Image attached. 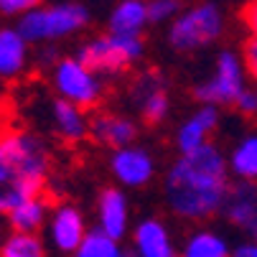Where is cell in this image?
Segmentation results:
<instances>
[{
	"label": "cell",
	"mask_w": 257,
	"mask_h": 257,
	"mask_svg": "<svg viewBox=\"0 0 257 257\" xmlns=\"http://www.w3.org/2000/svg\"><path fill=\"white\" fill-rule=\"evenodd\" d=\"M6 133H8V130H6V127H3V120H0V138H3V135H6Z\"/></svg>",
	"instance_id": "cell-30"
},
{
	"label": "cell",
	"mask_w": 257,
	"mask_h": 257,
	"mask_svg": "<svg viewBox=\"0 0 257 257\" xmlns=\"http://www.w3.org/2000/svg\"><path fill=\"white\" fill-rule=\"evenodd\" d=\"M44 0H0V13L6 16H26L36 11Z\"/></svg>",
	"instance_id": "cell-25"
},
{
	"label": "cell",
	"mask_w": 257,
	"mask_h": 257,
	"mask_svg": "<svg viewBox=\"0 0 257 257\" xmlns=\"http://www.w3.org/2000/svg\"><path fill=\"white\" fill-rule=\"evenodd\" d=\"M224 31V18L214 3H201L186 13H181L171 31H168V44L176 51H196L206 44H214Z\"/></svg>",
	"instance_id": "cell-4"
},
{
	"label": "cell",
	"mask_w": 257,
	"mask_h": 257,
	"mask_svg": "<svg viewBox=\"0 0 257 257\" xmlns=\"http://www.w3.org/2000/svg\"><path fill=\"white\" fill-rule=\"evenodd\" d=\"M234 109L247 120L257 117V89H244L239 94V99L234 102Z\"/></svg>",
	"instance_id": "cell-26"
},
{
	"label": "cell",
	"mask_w": 257,
	"mask_h": 257,
	"mask_svg": "<svg viewBox=\"0 0 257 257\" xmlns=\"http://www.w3.org/2000/svg\"><path fill=\"white\" fill-rule=\"evenodd\" d=\"M99 229L115 242L127 232V199L117 189H104L99 194Z\"/></svg>",
	"instance_id": "cell-14"
},
{
	"label": "cell",
	"mask_w": 257,
	"mask_h": 257,
	"mask_svg": "<svg viewBox=\"0 0 257 257\" xmlns=\"http://www.w3.org/2000/svg\"><path fill=\"white\" fill-rule=\"evenodd\" d=\"M244 61L234 51H222L216 56V71L214 77L201 82L194 89V97L201 104H232L244 92Z\"/></svg>",
	"instance_id": "cell-6"
},
{
	"label": "cell",
	"mask_w": 257,
	"mask_h": 257,
	"mask_svg": "<svg viewBox=\"0 0 257 257\" xmlns=\"http://www.w3.org/2000/svg\"><path fill=\"white\" fill-rule=\"evenodd\" d=\"M46 209H49V199L44 196H36L26 204H21L18 209H13L8 214V222L16 232H26V234H33V229H39L44 216H46Z\"/></svg>",
	"instance_id": "cell-19"
},
{
	"label": "cell",
	"mask_w": 257,
	"mask_h": 257,
	"mask_svg": "<svg viewBox=\"0 0 257 257\" xmlns=\"http://www.w3.org/2000/svg\"><path fill=\"white\" fill-rule=\"evenodd\" d=\"M77 257H135V254H125L112 237H107L102 229H92L87 232L82 247L77 249Z\"/></svg>",
	"instance_id": "cell-22"
},
{
	"label": "cell",
	"mask_w": 257,
	"mask_h": 257,
	"mask_svg": "<svg viewBox=\"0 0 257 257\" xmlns=\"http://www.w3.org/2000/svg\"><path fill=\"white\" fill-rule=\"evenodd\" d=\"M28 61V41L13 28L0 31V77L13 79L26 69Z\"/></svg>",
	"instance_id": "cell-16"
},
{
	"label": "cell",
	"mask_w": 257,
	"mask_h": 257,
	"mask_svg": "<svg viewBox=\"0 0 257 257\" xmlns=\"http://www.w3.org/2000/svg\"><path fill=\"white\" fill-rule=\"evenodd\" d=\"M239 21H242V26L249 31V36H254V39H257V0H249V3L242 6Z\"/></svg>",
	"instance_id": "cell-28"
},
{
	"label": "cell",
	"mask_w": 257,
	"mask_h": 257,
	"mask_svg": "<svg viewBox=\"0 0 257 257\" xmlns=\"http://www.w3.org/2000/svg\"><path fill=\"white\" fill-rule=\"evenodd\" d=\"M178 6H181V0H148V21L163 23V21H168L178 13Z\"/></svg>",
	"instance_id": "cell-24"
},
{
	"label": "cell",
	"mask_w": 257,
	"mask_h": 257,
	"mask_svg": "<svg viewBox=\"0 0 257 257\" xmlns=\"http://www.w3.org/2000/svg\"><path fill=\"white\" fill-rule=\"evenodd\" d=\"M84 237H87V232H84L82 214L69 204L56 206L54 219H51V239H54V244L61 252H77L82 247Z\"/></svg>",
	"instance_id": "cell-12"
},
{
	"label": "cell",
	"mask_w": 257,
	"mask_h": 257,
	"mask_svg": "<svg viewBox=\"0 0 257 257\" xmlns=\"http://www.w3.org/2000/svg\"><path fill=\"white\" fill-rule=\"evenodd\" d=\"M216 122H219V109L214 104H204L201 109H196V112L178 127L176 143L181 148V156H189V153L204 148L209 143V135L216 127Z\"/></svg>",
	"instance_id": "cell-9"
},
{
	"label": "cell",
	"mask_w": 257,
	"mask_h": 257,
	"mask_svg": "<svg viewBox=\"0 0 257 257\" xmlns=\"http://www.w3.org/2000/svg\"><path fill=\"white\" fill-rule=\"evenodd\" d=\"M143 54V39L140 36H99L82 46L77 59L92 69L94 74H117L133 61H138Z\"/></svg>",
	"instance_id": "cell-5"
},
{
	"label": "cell",
	"mask_w": 257,
	"mask_h": 257,
	"mask_svg": "<svg viewBox=\"0 0 257 257\" xmlns=\"http://www.w3.org/2000/svg\"><path fill=\"white\" fill-rule=\"evenodd\" d=\"M135 257H173V244L158 219H145L135 229Z\"/></svg>",
	"instance_id": "cell-15"
},
{
	"label": "cell",
	"mask_w": 257,
	"mask_h": 257,
	"mask_svg": "<svg viewBox=\"0 0 257 257\" xmlns=\"http://www.w3.org/2000/svg\"><path fill=\"white\" fill-rule=\"evenodd\" d=\"M54 125H56V133L66 143H77L89 133V122H87L84 112L77 104H71L66 99L54 102Z\"/></svg>",
	"instance_id": "cell-18"
},
{
	"label": "cell",
	"mask_w": 257,
	"mask_h": 257,
	"mask_svg": "<svg viewBox=\"0 0 257 257\" xmlns=\"http://www.w3.org/2000/svg\"><path fill=\"white\" fill-rule=\"evenodd\" d=\"M229 166L239 181H257V135H249L237 145Z\"/></svg>",
	"instance_id": "cell-20"
},
{
	"label": "cell",
	"mask_w": 257,
	"mask_h": 257,
	"mask_svg": "<svg viewBox=\"0 0 257 257\" xmlns=\"http://www.w3.org/2000/svg\"><path fill=\"white\" fill-rule=\"evenodd\" d=\"M242 61H244V69L249 71V77L257 84V39L254 36H249V39L242 44Z\"/></svg>",
	"instance_id": "cell-27"
},
{
	"label": "cell",
	"mask_w": 257,
	"mask_h": 257,
	"mask_svg": "<svg viewBox=\"0 0 257 257\" xmlns=\"http://www.w3.org/2000/svg\"><path fill=\"white\" fill-rule=\"evenodd\" d=\"M0 244H3V227H0Z\"/></svg>",
	"instance_id": "cell-31"
},
{
	"label": "cell",
	"mask_w": 257,
	"mask_h": 257,
	"mask_svg": "<svg viewBox=\"0 0 257 257\" xmlns=\"http://www.w3.org/2000/svg\"><path fill=\"white\" fill-rule=\"evenodd\" d=\"M112 173L125 186H145L153 178V158L143 148H122L112 156Z\"/></svg>",
	"instance_id": "cell-11"
},
{
	"label": "cell",
	"mask_w": 257,
	"mask_h": 257,
	"mask_svg": "<svg viewBox=\"0 0 257 257\" xmlns=\"http://www.w3.org/2000/svg\"><path fill=\"white\" fill-rule=\"evenodd\" d=\"M232 257H257V242H247V244H239L234 249Z\"/></svg>",
	"instance_id": "cell-29"
},
{
	"label": "cell",
	"mask_w": 257,
	"mask_h": 257,
	"mask_svg": "<svg viewBox=\"0 0 257 257\" xmlns=\"http://www.w3.org/2000/svg\"><path fill=\"white\" fill-rule=\"evenodd\" d=\"M183 257H229V247L214 232H196L183 247Z\"/></svg>",
	"instance_id": "cell-21"
},
{
	"label": "cell",
	"mask_w": 257,
	"mask_h": 257,
	"mask_svg": "<svg viewBox=\"0 0 257 257\" xmlns=\"http://www.w3.org/2000/svg\"><path fill=\"white\" fill-rule=\"evenodd\" d=\"M89 21V13L79 3H59L51 8H36L18 21V33L28 44L54 41L61 36H69L74 31H82Z\"/></svg>",
	"instance_id": "cell-3"
},
{
	"label": "cell",
	"mask_w": 257,
	"mask_h": 257,
	"mask_svg": "<svg viewBox=\"0 0 257 257\" xmlns=\"http://www.w3.org/2000/svg\"><path fill=\"white\" fill-rule=\"evenodd\" d=\"M133 102L140 109L143 122L148 125H158L166 120L168 115V92H166V82L158 71L148 69L133 82Z\"/></svg>",
	"instance_id": "cell-8"
},
{
	"label": "cell",
	"mask_w": 257,
	"mask_h": 257,
	"mask_svg": "<svg viewBox=\"0 0 257 257\" xmlns=\"http://www.w3.org/2000/svg\"><path fill=\"white\" fill-rule=\"evenodd\" d=\"M51 158L44 140L26 130H8L0 138V214L44 196Z\"/></svg>",
	"instance_id": "cell-2"
},
{
	"label": "cell",
	"mask_w": 257,
	"mask_h": 257,
	"mask_svg": "<svg viewBox=\"0 0 257 257\" xmlns=\"http://www.w3.org/2000/svg\"><path fill=\"white\" fill-rule=\"evenodd\" d=\"M163 189L168 209L183 219H209L222 211L229 194L222 151L206 143L204 148L181 156L168 171Z\"/></svg>",
	"instance_id": "cell-1"
},
{
	"label": "cell",
	"mask_w": 257,
	"mask_h": 257,
	"mask_svg": "<svg viewBox=\"0 0 257 257\" xmlns=\"http://www.w3.org/2000/svg\"><path fill=\"white\" fill-rule=\"evenodd\" d=\"M89 133L97 143L122 151V148H130V143L138 135V127L127 117H120L112 112H97L89 122Z\"/></svg>",
	"instance_id": "cell-10"
},
{
	"label": "cell",
	"mask_w": 257,
	"mask_h": 257,
	"mask_svg": "<svg viewBox=\"0 0 257 257\" xmlns=\"http://www.w3.org/2000/svg\"><path fill=\"white\" fill-rule=\"evenodd\" d=\"M54 66V87L61 94V99L77 104L79 109L99 104L102 84L92 69H87L79 59H59Z\"/></svg>",
	"instance_id": "cell-7"
},
{
	"label": "cell",
	"mask_w": 257,
	"mask_h": 257,
	"mask_svg": "<svg viewBox=\"0 0 257 257\" xmlns=\"http://www.w3.org/2000/svg\"><path fill=\"white\" fill-rule=\"evenodd\" d=\"M0 257H46V254H44L41 239L36 234L13 232L0 244Z\"/></svg>",
	"instance_id": "cell-23"
},
{
	"label": "cell",
	"mask_w": 257,
	"mask_h": 257,
	"mask_svg": "<svg viewBox=\"0 0 257 257\" xmlns=\"http://www.w3.org/2000/svg\"><path fill=\"white\" fill-rule=\"evenodd\" d=\"M145 23H148V3L145 0H122L109 16V33L140 36Z\"/></svg>",
	"instance_id": "cell-17"
},
{
	"label": "cell",
	"mask_w": 257,
	"mask_h": 257,
	"mask_svg": "<svg viewBox=\"0 0 257 257\" xmlns=\"http://www.w3.org/2000/svg\"><path fill=\"white\" fill-rule=\"evenodd\" d=\"M224 214L232 224L249 229L257 219V183L254 181H237L229 183V194L224 201Z\"/></svg>",
	"instance_id": "cell-13"
}]
</instances>
